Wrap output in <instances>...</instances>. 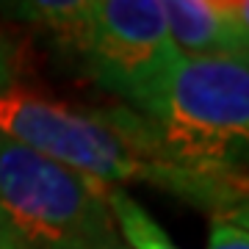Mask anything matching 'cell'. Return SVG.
<instances>
[{"instance_id": "cell-1", "label": "cell", "mask_w": 249, "mask_h": 249, "mask_svg": "<svg viewBox=\"0 0 249 249\" xmlns=\"http://www.w3.org/2000/svg\"><path fill=\"white\" fill-rule=\"evenodd\" d=\"M0 136L103 186H155L213 216L249 196V172H202L180 163L130 108L75 106L14 86L0 94Z\"/></svg>"}, {"instance_id": "cell-2", "label": "cell", "mask_w": 249, "mask_h": 249, "mask_svg": "<svg viewBox=\"0 0 249 249\" xmlns=\"http://www.w3.org/2000/svg\"><path fill=\"white\" fill-rule=\"evenodd\" d=\"M136 114L180 163L249 172V53L183 55Z\"/></svg>"}, {"instance_id": "cell-3", "label": "cell", "mask_w": 249, "mask_h": 249, "mask_svg": "<svg viewBox=\"0 0 249 249\" xmlns=\"http://www.w3.org/2000/svg\"><path fill=\"white\" fill-rule=\"evenodd\" d=\"M108 188L0 136V222L31 249H97L116 235Z\"/></svg>"}, {"instance_id": "cell-4", "label": "cell", "mask_w": 249, "mask_h": 249, "mask_svg": "<svg viewBox=\"0 0 249 249\" xmlns=\"http://www.w3.org/2000/svg\"><path fill=\"white\" fill-rule=\"evenodd\" d=\"M64 50L97 86L136 111L183 58L166 31L160 0H89L83 25Z\"/></svg>"}, {"instance_id": "cell-5", "label": "cell", "mask_w": 249, "mask_h": 249, "mask_svg": "<svg viewBox=\"0 0 249 249\" xmlns=\"http://www.w3.org/2000/svg\"><path fill=\"white\" fill-rule=\"evenodd\" d=\"M180 55H247L249 45L227 0H160Z\"/></svg>"}, {"instance_id": "cell-6", "label": "cell", "mask_w": 249, "mask_h": 249, "mask_svg": "<svg viewBox=\"0 0 249 249\" xmlns=\"http://www.w3.org/2000/svg\"><path fill=\"white\" fill-rule=\"evenodd\" d=\"M0 11L19 22H31L34 28L50 34L61 47H67L86 19L89 0H25V3H3Z\"/></svg>"}, {"instance_id": "cell-7", "label": "cell", "mask_w": 249, "mask_h": 249, "mask_svg": "<svg viewBox=\"0 0 249 249\" xmlns=\"http://www.w3.org/2000/svg\"><path fill=\"white\" fill-rule=\"evenodd\" d=\"M108 208L127 249H180L169 232L150 216V211L124 188H108Z\"/></svg>"}, {"instance_id": "cell-8", "label": "cell", "mask_w": 249, "mask_h": 249, "mask_svg": "<svg viewBox=\"0 0 249 249\" xmlns=\"http://www.w3.org/2000/svg\"><path fill=\"white\" fill-rule=\"evenodd\" d=\"M205 249H249V232L230 224L222 216L211 219V230H208V247Z\"/></svg>"}, {"instance_id": "cell-9", "label": "cell", "mask_w": 249, "mask_h": 249, "mask_svg": "<svg viewBox=\"0 0 249 249\" xmlns=\"http://www.w3.org/2000/svg\"><path fill=\"white\" fill-rule=\"evenodd\" d=\"M19 50L6 31H0V94L19 86Z\"/></svg>"}, {"instance_id": "cell-10", "label": "cell", "mask_w": 249, "mask_h": 249, "mask_svg": "<svg viewBox=\"0 0 249 249\" xmlns=\"http://www.w3.org/2000/svg\"><path fill=\"white\" fill-rule=\"evenodd\" d=\"M222 219H227L230 224H235V227L249 232V196H244V199H238L232 208H227L222 213Z\"/></svg>"}, {"instance_id": "cell-11", "label": "cell", "mask_w": 249, "mask_h": 249, "mask_svg": "<svg viewBox=\"0 0 249 249\" xmlns=\"http://www.w3.org/2000/svg\"><path fill=\"white\" fill-rule=\"evenodd\" d=\"M227 3H230L232 17H235L241 34H244V39H247V45H249V0H227Z\"/></svg>"}, {"instance_id": "cell-12", "label": "cell", "mask_w": 249, "mask_h": 249, "mask_svg": "<svg viewBox=\"0 0 249 249\" xmlns=\"http://www.w3.org/2000/svg\"><path fill=\"white\" fill-rule=\"evenodd\" d=\"M0 249H31V247H28L25 241H19L6 224L0 222Z\"/></svg>"}, {"instance_id": "cell-13", "label": "cell", "mask_w": 249, "mask_h": 249, "mask_svg": "<svg viewBox=\"0 0 249 249\" xmlns=\"http://www.w3.org/2000/svg\"><path fill=\"white\" fill-rule=\"evenodd\" d=\"M97 249H127V247H124V241L119 238V232H116V235H111L108 241H103Z\"/></svg>"}]
</instances>
